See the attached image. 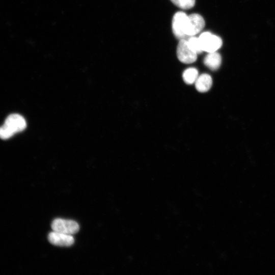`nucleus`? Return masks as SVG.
<instances>
[{
  "mask_svg": "<svg viewBox=\"0 0 275 275\" xmlns=\"http://www.w3.org/2000/svg\"><path fill=\"white\" fill-rule=\"evenodd\" d=\"M26 126V121L22 116L17 114H11L0 127V138L8 139L15 133L23 130Z\"/></svg>",
  "mask_w": 275,
  "mask_h": 275,
  "instance_id": "f257e3e1",
  "label": "nucleus"
},
{
  "mask_svg": "<svg viewBox=\"0 0 275 275\" xmlns=\"http://www.w3.org/2000/svg\"><path fill=\"white\" fill-rule=\"evenodd\" d=\"M188 15L179 11L176 13L173 18L172 30L175 36L179 40L185 39L188 24Z\"/></svg>",
  "mask_w": 275,
  "mask_h": 275,
  "instance_id": "f03ea898",
  "label": "nucleus"
},
{
  "mask_svg": "<svg viewBox=\"0 0 275 275\" xmlns=\"http://www.w3.org/2000/svg\"><path fill=\"white\" fill-rule=\"evenodd\" d=\"M203 51L215 52L219 49L222 44V39L209 32L202 33L199 37Z\"/></svg>",
  "mask_w": 275,
  "mask_h": 275,
  "instance_id": "7ed1b4c3",
  "label": "nucleus"
},
{
  "mask_svg": "<svg viewBox=\"0 0 275 275\" xmlns=\"http://www.w3.org/2000/svg\"><path fill=\"white\" fill-rule=\"evenodd\" d=\"M53 231L68 235H72L78 232L79 229L78 224L72 220L56 218L51 224Z\"/></svg>",
  "mask_w": 275,
  "mask_h": 275,
  "instance_id": "20e7f679",
  "label": "nucleus"
},
{
  "mask_svg": "<svg viewBox=\"0 0 275 275\" xmlns=\"http://www.w3.org/2000/svg\"><path fill=\"white\" fill-rule=\"evenodd\" d=\"M197 54L190 48L186 40L182 39L179 40L177 47V55L180 62L185 64L194 63L197 59Z\"/></svg>",
  "mask_w": 275,
  "mask_h": 275,
  "instance_id": "39448f33",
  "label": "nucleus"
},
{
  "mask_svg": "<svg viewBox=\"0 0 275 275\" xmlns=\"http://www.w3.org/2000/svg\"><path fill=\"white\" fill-rule=\"evenodd\" d=\"M188 24L186 31L187 36H193L200 33L205 26V20L199 14L188 15Z\"/></svg>",
  "mask_w": 275,
  "mask_h": 275,
  "instance_id": "423d86ee",
  "label": "nucleus"
},
{
  "mask_svg": "<svg viewBox=\"0 0 275 275\" xmlns=\"http://www.w3.org/2000/svg\"><path fill=\"white\" fill-rule=\"evenodd\" d=\"M48 239L50 243L61 246H69L72 245L74 242V238L71 235L55 231L49 233Z\"/></svg>",
  "mask_w": 275,
  "mask_h": 275,
  "instance_id": "0eeeda50",
  "label": "nucleus"
},
{
  "mask_svg": "<svg viewBox=\"0 0 275 275\" xmlns=\"http://www.w3.org/2000/svg\"><path fill=\"white\" fill-rule=\"evenodd\" d=\"M204 63L210 69L216 70L221 65L222 57L219 53L216 51L208 52L204 58Z\"/></svg>",
  "mask_w": 275,
  "mask_h": 275,
  "instance_id": "6e6552de",
  "label": "nucleus"
},
{
  "mask_svg": "<svg viewBox=\"0 0 275 275\" xmlns=\"http://www.w3.org/2000/svg\"><path fill=\"white\" fill-rule=\"evenodd\" d=\"M196 89L200 92L208 91L212 84V79L209 74L204 73L199 75L195 82Z\"/></svg>",
  "mask_w": 275,
  "mask_h": 275,
  "instance_id": "1a4fd4ad",
  "label": "nucleus"
},
{
  "mask_svg": "<svg viewBox=\"0 0 275 275\" xmlns=\"http://www.w3.org/2000/svg\"><path fill=\"white\" fill-rule=\"evenodd\" d=\"M198 75V71L195 68H188L185 70L182 74V78L187 84L195 83Z\"/></svg>",
  "mask_w": 275,
  "mask_h": 275,
  "instance_id": "9d476101",
  "label": "nucleus"
},
{
  "mask_svg": "<svg viewBox=\"0 0 275 275\" xmlns=\"http://www.w3.org/2000/svg\"><path fill=\"white\" fill-rule=\"evenodd\" d=\"M187 41L190 48L197 54L203 51L199 38L190 36Z\"/></svg>",
  "mask_w": 275,
  "mask_h": 275,
  "instance_id": "9b49d317",
  "label": "nucleus"
},
{
  "mask_svg": "<svg viewBox=\"0 0 275 275\" xmlns=\"http://www.w3.org/2000/svg\"><path fill=\"white\" fill-rule=\"evenodd\" d=\"M175 6L182 9H189L195 4V0H170Z\"/></svg>",
  "mask_w": 275,
  "mask_h": 275,
  "instance_id": "f8f14e48",
  "label": "nucleus"
}]
</instances>
